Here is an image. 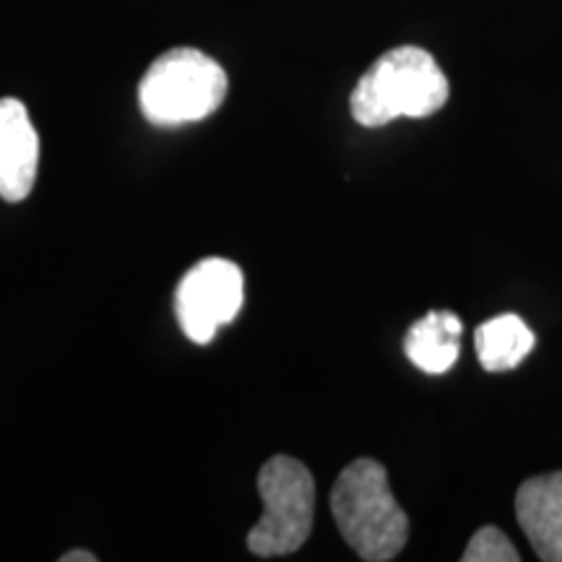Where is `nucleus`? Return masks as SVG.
<instances>
[{
  "label": "nucleus",
  "mask_w": 562,
  "mask_h": 562,
  "mask_svg": "<svg viewBox=\"0 0 562 562\" xmlns=\"http://www.w3.org/2000/svg\"><path fill=\"white\" fill-rule=\"evenodd\" d=\"M463 323L456 313L432 311L409 328L404 339V351L414 368L430 375H442L461 355Z\"/></svg>",
  "instance_id": "obj_8"
},
{
  "label": "nucleus",
  "mask_w": 562,
  "mask_h": 562,
  "mask_svg": "<svg viewBox=\"0 0 562 562\" xmlns=\"http://www.w3.org/2000/svg\"><path fill=\"white\" fill-rule=\"evenodd\" d=\"M463 562H518L521 554H518L516 547L510 544V539L505 537L501 529L495 526H482L480 531L474 533L472 542L467 544V552L461 554Z\"/></svg>",
  "instance_id": "obj_10"
},
{
  "label": "nucleus",
  "mask_w": 562,
  "mask_h": 562,
  "mask_svg": "<svg viewBox=\"0 0 562 562\" xmlns=\"http://www.w3.org/2000/svg\"><path fill=\"white\" fill-rule=\"evenodd\" d=\"M227 74L214 58L193 47H175L159 55L138 83L144 117L159 128L199 123L222 108Z\"/></svg>",
  "instance_id": "obj_3"
},
{
  "label": "nucleus",
  "mask_w": 562,
  "mask_h": 562,
  "mask_svg": "<svg viewBox=\"0 0 562 562\" xmlns=\"http://www.w3.org/2000/svg\"><path fill=\"white\" fill-rule=\"evenodd\" d=\"M516 518L539 560L562 562V472L526 480L516 492Z\"/></svg>",
  "instance_id": "obj_7"
},
{
  "label": "nucleus",
  "mask_w": 562,
  "mask_h": 562,
  "mask_svg": "<svg viewBox=\"0 0 562 562\" xmlns=\"http://www.w3.org/2000/svg\"><path fill=\"white\" fill-rule=\"evenodd\" d=\"M94 560H97V554L83 552V550L68 552V554H63V558H60V562H94Z\"/></svg>",
  "instance_id": "obj_11"
},
{
  "label": "nucleus",
  "mask_w": 562,
  "mask_h": 562,
  "mask_svg": "<svg viewBox=\"0 0 562 562\" xmlns=\"http://www.w3.org/2000/svg\"><path fill=\"white\" fill-rule=\"evenodd\" d=\"M263 501L261 521L248 533L256 558H284L307 542L315 513V482L311 469L290 456H273L258 474Z\"/></svg>",
  "instance_id": "obj_4"
},
{
  "label": "nucleus",
  "mask_w": 562,
  "mask_h": 562,
  "mask_svg": "<svg viewBox=\"0 0 562 562\" xmlns=\"http://www.w3.org/2000/svg\"><path fill=\"white\" fill-rule=\"evenodd\" d=\"M40 167V136L24 102L0 100V199L19 203L32 193Z\"/></svg>",
  "instance_id": "obj_6"
},
{
  "label": "nucleus",
  "mask_w": 562,
  "mask_h": 562,
  "mask_svg": "<svg viewBox=\"0 0 562 562\" xmlns=\"http://www.w3.org/2000/svg\"><path fill=\"white\" fill-rule=\"evenodd\" d=\"M451 87L438 60L422 47L404 45L383 53L351 91V117L364 128H381L396 117L435 115Z\"/></svg>",
  "instance_id": "obj_1"
},
{
  "label": "nucleus",
  "mask_w": 562,
  "mask_h": 562,
  "mask_svg": "<svg viewBox=\"0 0 562 562\" xmlns=\"http://www.w3.org/2000/svg\"><path fill=\"white\" fill-rule=\"evenodd\" d=\"M474 347L484 370L505 372L518 368L531 355V349L537 347V336L518 315L503 313L476 328Z\"/></svg>",
  "instance_id": "obj_9"
},
{
  "label": "nucleus",
  "mask_w": 562,
  "mask_h": 562,
  "mask_svg": "<svg viewBox=\"0 0 562 562\" xmlns=\"http://www.w3.org/2000/svg\"><path fill=\"white\" fill-rule=\"evenodd\" d=\"M334 521L344 542L368 562H389L409 539V518L393 497L383 463L357 459L331 490Z\"/></svg>",
  "instance_id": "obj_2"
},
{
  "label": "nucleus",
  "mask_w": 562,
  "mask_h": 562,
  "mask_svg": "<svg viewBox=\"0 0 562 562\" xmlns=\"http://www.w3.org/2000/svg\"><path fill=\"white\" fill-rule=\"evenodd\" d=\"M245 302L240 266L227 258H206L186 273L175 297V311L186 336L209 344L222 326L237 318Z\"/></svg>",
  "instance_id": "obj_5"
}]
</instances>
